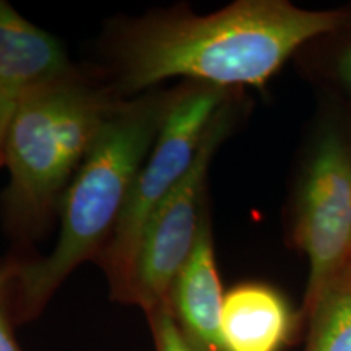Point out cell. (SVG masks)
I'll use <instances>...</instances> for the list:
<instances>
[{"label": "cell", "mask_w": 351, "mask_h": 351, "mask_svg": "<svg viewBox=\"0 0 351 351\" xmlns=\"http://www.w3.org/2000/svg\"><path fill=\"white\" fill-rule=\"evenodd\" d=\"M340 23L339 12L302 10L283 0H244L205 16H153L121 44V88L135 93L176 77L218 88L261 86L298 47Z\"/></svg>", "instance_id": "obj_1"}, {"label": "cell", "mask_w": 351, "mask_h": 351, "mask_svg": "<svg viewBox=\"0 0 351 351\" xmlns=\"http://www.w3.org/2000/svg\"><path fill=\"white\" fill-rule=\"evenodd\" d=\"M169 96L117 103L60 200V234L46 258L13 270L20 309L34 315L82 262L95 257L124 212L168 112Z\"/></svg>", "instance_id": "obj_2"}, {"label": "cell", "mask_w": 351, "mask_h": 351, "mask_svg": "<svg viewBox=\"0 0 351 351\" xmlns=\"http://www.w3.org/2000/svg\"><path fill=\"white\" fill-rule=\"evenodd\" d=\"M116 103L70 78L20 96L8 122V221L36 232L57 207Z\"/></svg>", "instance_id": "obj_3"}, {"label": "cell", "mask_w": 351, "mask_h": 351, "mask_svg": "<svg viewBox=\"0 0 351 351\" xmlns=\"http://www.w3.org/2000/svg\"><path fill=\"white\" fill-rule=\"evenodd\" d=\"M223 99L225 88L210 85L192 88L171 99L148 160L135 178L124 212L103 252L116 295L124 298L148 218L191 169Z\"/></svg>", "instance_id": "obj_4"}, {"label": "cell", "mask_w": 351, "mask_h": 351, "mask_svg": "<svg viewBox=\"0 0 351 351\" xmlns=\"http://www.w3.org/2000/svg\"><path fill=\"white\" fill-rule=\"evenodd\" d=\"M223 111L219 109L208 125L191 169L150 215L140 236L124 300L137 302L148 313L168 301L176 276L195 245L208 166L226 134Z\"/></svg>", "instance_id": "obj_5"}, {"label": "cell", "mask_w": 351, "mask_h": 351, "mask_svg": "<svg viewBox=\"0 0 351 351\" xmlns=\"http://www.w3.org/2000/svg\"><path fill=\"white\" fill-rule=\"evenodd\" d=\"M296 239L309 258L307 304L315 309L351 262V153L337 134L320 138L307 168Z\"/></svg>", "instance_id": "obj_6"}, {"label": "cell", "mask_w": 351, "mask_h": 351, "mask_svg": "<svg viewBox=\"0 0 351 351\" xmlns=\"http://www.w3.org/2000/svg\"><path fill=\"white\" fill-rule=\"evenodd\" d=\"M70 78L62 44L0 0V90L20 98Z\"/></svg>", "instance_id": "obj_7"}, {"label": "cell", "mask_w": 351, "mask_h": 351, "mask_svg": "<svg viewBox=\"0 0 351 351\" xmlns=\"http://www.w3.org/2000/svg\"><path fill=\"white\" fill-rule=\"evenodd\" d=\"M223 300L212 230L208 218L202 217L194 249L176 276L168 298L184 335L202 351H223L219 333Z\"/></svg>", "instance_id": "obj_8"}, {"label": "cell", "mask_w": 351, "mask_h": 351, "mask_svg": "<svg viewBox=\"0 0 351 351\" xmlns=\"http://www.w3.org/2000/svg\"><path fill=\"white\" fill-rule=\"evenodd\" d=\"M289 326V309L275 289L247 283L225 295L219 317L223 351H278Z\"/></svg>", "instance_id": "obj_9"}, {"label": "cell", "mask_w": 351, "mask_h": 351, "mask_svg": "<svg viewBox=\"0 0 351 351\" xmlns=\"http://www.w3.org/2000/svg\"><path fill=\"white\" fill-rule=\"evenodd\" d=\"M314 311L309 351H351V285L330 289Z\"/></svg>", "instance_id": "obj_10"}, {"label": "cell", "mask_w": 351, "mask_h": 351, "mask_svg": "<svg viewBox=\"0 0 351 351\" xmlns=\"http://www.w3.org/2000/svg\"><path fill=\"white\" fill-rule=\"evenodd\" d=\"M150 315L158 351H202L184 335L168 301L156 307Z\"/></svg>", "instance_id": "obj_11"}, {"label": "cell", "mask_w": 351, "mask_h": 351, "mask_svg": "<svg viewBox=\"0 0 351 351\" xmlns=\"http://www.w3.org/2000/svg\"><path fill=\"white\" fill-rule=\"evenodd\" d=\"M12 275L13 270H0V351H21L13 339L5 311H3V287Z\"/></svg>", "instance_id": "obj_12"}, {"label": "cell", "mask_w": 351, "mask_h": 351, "mask_svg": "<svg viewBox=\"0 0 351 351\" xmlns=\"http://www.w3.org/2000/svg\"><path fill=\"white\" fill-rule=\"evenodd\" d=\"M16 101H19L16 96L0 90V163H3V145H5L8 122L16 106Z\"/></svg>", "instance_id": "obj_13"}, {"label": "cell", "mask_w": 351, "mask_h": 351, "mask_svg": "<svg viewBox=\"0 0 351 351\" xmlns=\"http://www.w3.org/2000/svg\"><path fill=\"white\" fill-rule=\"evenodd\" d=\"M340 75L351 90V46L345 51V54L340 59Z\"/></svg>", "instance_id": "obj_14"}, {"label": "cell", "mask_w": 351, "mask_h": 351, "mask_svg": "<svg viewBox=\"0 0 351 351\" xmlns=\"http://www.w3.org/2000/svg\"><path fill=\"white\" fill-rule=\"evenodd\" d=\"M350 263H351V262H350ZM350 285H351V283H350Z\"/></svg>", "instance_id": "obj_15"}]
</instances>
